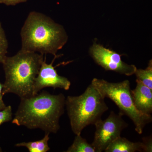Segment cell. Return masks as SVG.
<instances>
[{"instance_id":"13","label":"cell","mask_w":152,"mask_h":152,"mask_svg":"<svg viewBox=\"0 0 152 152\" xmlns=\"http://www.w3.org/2000/svg\"><path fill=\"white\" fill-rule=\"evenodd\" d=\"M138 80L152 90V61L150 60L148 66L145 69H137L134 73Z\"/></svg>"},{"instance_id":"5","label":"cell","mask_w":152,"mask_h":152,"mask_svg":"<svg viewBox=\"0 0 152 152\" xmlns=\"http://www.w3.org/2000/svg\"><path fill=\"white\" fill-rule=\"evenodd\" d=\"M92 84L104 97L108 98L119 109L122 115L127 116L135 125L137 132L141 134L147 124L151 122V115L143 113L136 108L131 94L130 83L128 80L119 83H110L104 80L94 78Z\"/></svg>"},{"instance_id":"10","label":"cell","mask_w":152,"mask_h":152,"mask_svg":"<svg viewBox=\"0 0 152 152\" xmlns=\"http://www.w3.org/2000/svg\"><path fill=\"white\" fill-rule=\"evenodd\" d=\"M106 152H145L143 142H134L121 136L112 142L107 148Z\"/></svg>"},{"instance_id":"6","label":"cell","mask_w":152,"mask_h":152,"mask_svg":"<svg viewBox=\"0 0 152 152\" xmlns=\"http://www.w3.org/2000/svg\"><path fill=\"white\" fill-rule=\"evenodd\" d=\"M121 114L111 112L105 120H99L95 124L94 138L92 145L96 152L104 151L112 142L121 136L122 131L127 127Z\"/></svg>"},{"instance_id":"8","label":"cell","mask_w":152,"mask_h":152,"mask_svg":"<svg viewBox=\"0 0 152 152\" xmlns=\"http://www.w3.org/2000/svg\"><path fill=\"white\" fill-rule=\"evenodd\" d=\"M59 56H55L50 64H47L46 58L43 61L34 83L33 96L47 87H51L54 89L57 88L66 91L69 89L70 81L65 77L58 75L55 67L53 66L54 61Z\"/></svg>"},{"instance_id":"18","label":"cell","mask_w":152,"mask_h":152,"mask_svg":"<svg viewBox=\"0 0 152 152\" xmlns=\"http://www.w3.org/2000/svg\"><path fill=\"white\" fill-rule=\"evenodd\" d=\"M3 88V84L0 83V110H4L7 107L3 100V96H4L2 94Z\"/></svg>"},{"instance_id":"14","label":"cell","mask_w":152,"mask_h":152,"mask_svg":"<svg viewBox=\"0 0 152 152\" xmlns=\"http://www.w3.org/2000/svg\"><path fill=\"white\" fill-rule=\"evenodd\" d=\"M8 48V42L5 33L0 22V64H2L7 56Z\"/></svg>"},{"instance_id":"7","label":"cell","mask_w":152,"mask_h":152,"mask_svg":"<svg viewBox=\"0 0 152 152\" xmlns=\"http://www.w3.org/2000/svg\"><path fill=\"white\" fill-rule=\"evenodd\" d=\"M90 53L95 62L106 70L130 76L134 74L137 69L134 65L128 64L123 61L121 55L96 42L90 48Z\"/></svg>"},{"instance_id":"4","label":"cell","mask_w":152,"mask_h":152,"mask_svg":"<svg viewBox=\"0 0 152 152\" xmlns=\"http://www.w3.org/2000/svg\"><path fill=\"white\" fill-rule=\"evenodd\" d=\"M105 98L91 83L82 94L68 96L65 100L68 117L72 131L80 135L84 128L102 119L109 108Z\"/></svg>"},{"instance_id":"19","label":"cell","mask_w":152,"mask_h":152,"mask_svg":"<svg viewBox=\"0 0 152 152\" xmlns=\"http://www.w3.org/2000/svg\"><path fill=\"white\" fill-rule=\"evenodd\" d=\"M2 152V150L1 148L0 147V152Z\"/></svg>"},{"instance_id":"15","label":"cell","mask_w":152,"mask_h":152,"mask_svg":"<svg viewBox=\"0 0 152 152\" xmlns=\"http://www.w3.org/2000/svg\"><path fill=\"white\" fill-rule=\"evenodd\" d=\"M12 119V112L11 106H7L5 108L0 110V126Z\"/></svg>"},{"instance_id":"12","label":"cell","mask_w":152,"mask_h":152,"mask_svg":"<svg viewBox=\"0 0 152 152\" xmlns=\"http://www.w3.org/2000/svg\"><path fill=\"white\" fill-rule=\"evenodd\" d=\"M66 152H96L92 144L89 143L86 139L82 137L80 135H76L72 145Z\"/></svg>"},{"instance_id":"2","label":"cell","mask_w":152,"mask_h":152,"mask_svg":"<svg viewBox=\"0 0 152 152\" xmlns=\"http://www.w3.org/2000/svg\"><path fill=\"white\" fill-rule=\"evenodd\" d=\"M21 50L57 56L68 37L62 26L36 11L30 12L21 30Z\"/></svg>"},{"instance_id":"16","label":"cell","mask_w":152,"mask_h":152,"mask_svg":"<svg viewBox=\"0 0 152 152\" xmlns=\"http://www.w3.org/2000/svg\"><path fill=\"white\" fill-rule=\"evenodd\" d=\"M28 0H0V4L7 6H15L20 3L25 2Z\"/></svg>"},{"instance_id":"9","label":"cell","mask_w":152,"mask_h":152,"mask_svg":"<svg viewBox=\"0 0 152 152\" xmlns=\"http://www.w3.org/2000/svg\"><path fill=\"white\" fill-rule=\"evenodd\" d=\"M137 86L131 90L133 102L139 111L146 115H151L152 112V90L136 80Z\"/></svg>"},{"instance_id":"3","label":"cell","mask_w":152,"mask_h":152,"mask_svg":"<svg viewBox=\"0 0 152 152\" xmlns=\"http://www.w3.org/2000/svg\"><path fill=\"white\" fill-rule=\"evenodd\" d=\"M43 55L20 50L12 57L6 56L2 64L5 80L3 84V95L12 93L20 99L33 96V87Z\"/></svg>"},{"instance_id":"1","label":"cell","mask_w":152,"mask_h":152,"mask_svg":"<svg viewBox=\"0 0 152 152\" xmlns=\"http://www.w3.org/2000/svg\"><path fill=\"white\" fill-rule=\"evenodd\" d=\"M65 100L62 94L52 95L46 91L21 98L12 123L31 129H39L45 133L56 134L60 128V118L64 112Z\"/></svg>"},{"instance_id":"11","label":"cell","mask_w":152,"mask_h":152,"mask_svg":"<svg viewBox=\"0 0 152 152\" xmlns=\"http://www.w3.org/2000/svg\"><path fill=\"white\" fill-rule=\"evenodd\" d=\"M49 135V133H45L42 140L36 141L19 143L16 144L15 146L25 147L30 152H46L50 150L48 145Z\"/></svg>"},{"instance_id":"17","label":"cell","mask_w":152,"mask_h":152,"mask_svg":"<svg viewBox=\"0 0 152 152\" xmlns=\"http://www.w3.org/2000/svg\"><path fill=\"white\" fill-rule=\"evenodd\" d=\"M142 142L145 145V152H152L151 137L143 138Z\"/></svg>"}]
</instances>
